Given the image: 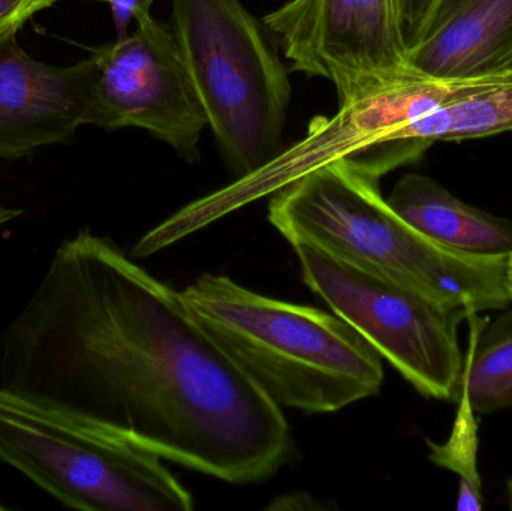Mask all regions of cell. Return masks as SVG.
Wrapping results in <instances>:
<instances>
[{
  "label": "cell",
  "instance_id": "cell-1",
  "mask_svg": "<svg viewBox=\"0 0 512 511\" xmlns=\"http://www.w3.org/2000/svg\"><path fill=\"white\" fill-rule=\"evenodd\" d=\"M0 387L233 485L291 458L277 407L168 287L108 237L60 243L0 342Z\"/></svg>",
  "mask_w": 512,
  "mask_h": 511
},
{
  "label": "cell",
  "instance_id": "cell-2",
  "mask_svg": "<svg viewBox=\"0 0 512 511\" xmlns=\"http://www.w3.org/2000/svg\"><path fill=\"white\" fill-rule=\"evenodd\" d=\"M379 180L343 161L319 165L273 192L268 219L289 243L327 254L472 314L511 306L507 255H477L433 242L382 197Z\"/></svg>",
  "mask_w": 512,
  "mask_h": 511
},
{
  "label": "cell",
  "instance_id": "cell-3",
  "mask_svg": "<svg viewBox=\"0 0 512 511\" xmlns=\"http://www.w3.org/2000/svg\"><path fill=\"white\" fill-rule=\"evenodd\" d=\"M182 297L201 329L277 407L334 413L381 390L382 357L339 315L209 273Z\"/></svg>",
  "mask_w": 512,
  "mask_h": 511
},
{
  "label": "cell",
  "instance_id": "cell-4",
  "mask_svg": "<svg viewBox=\"0 0 512 511\" xmlns=\"http://www.w3.org/2000/svg\"><path fill=\"white\" fill-rule=\"evenodd\" d=\"M171 21L207 126L245 179L282 152L288 69L242 0H171Z\"/></svg>",
  "mask_w": 512,
  "mask_h": 511
},
{
  "label": "cell",
  "instance_id": "cell-5",
  "mask_svg": "<svg viewBox=\"0 0 512 511\" xmlns=\"http://www.w3.org/2000/svg\"><path fill=\"white\" fill-rule=\"evenodd\" d=\"M0 465L68 509L194 510L191 492L155 453L74 411L2 387Z\"/></svg>",
  "mask_w": 512,
  "mask_h": 511
},
{
  "label": "cell",
  "instance_id": "cell-6",
  "mask_svg": "<svg viewBox=\"0 0 512 511\" xmlns=\"http://www.w3.org/2000/svg\"><path fill=\"white\" fill-rule=\"evenodd\" d=\"M307 287L351 324L424 398L456 404L465 354L459 329L472 312L351 266L307 242L292 243Z\"/></svg>",
  "mask_w": 512,
  "mask_h": 511
},
{
  "label": "cell",
  "instance_id": "cell-7",
  "mask_svg": "<svg viewBox=\"0 0 512 511\" xmlns=\"http://www.w3.org/2000/svg\"><path fill=\"white\" fill-rule=\"evenodd\" d=\"M475 78L429 77L411 66L339 102L333 116L316 117L303 140L237 182L256 183V188L265 185L274 192L300 174L333 161H343L379 180L421 158L406 138L408 126L450 101Z\"/></svg>",
  "mask_w": 512,
  "mask_h": 511
},
{
  "label": "cell",
  "instance_id": "cell-8",
  "mask_svg": "<svg viewBox=\"0 0 512 511\" xmlns=\"http://www.w3.org/2000/svg\"><path fill=\"white\" fill-rule=\"evenodd\" d=\"M92 57L98 74L86 125L146 129L186 162L200 159L206 114L171 26L147 15Z\"/></svg>",
  "mask_w": 512,
  "mask_h": 511
},
{
  "label": "cell",
  "instance_id": "cell-9",
  "mask_svg": "<svg viewBox=\"0 0 512 511\" xmlns=\"http://www.w3.org/2000/svg\"><path fill=\"white\" fill-rule=\"evenodd\" d=\"M262 23L291 71L330 81L339 102L411 68L397 0H289Z\"/></svg>",
  "mask_w": 512,
  "mask_h": 511
},
{
  "label": "cell",
  "instance_id": "cell-10",
  "mask_svg": "<svg viewBox=\"0 0 512 511\" xmlns=\"http://www.w3.org/2000/svg\"><path fill=\"white\" fill-rule=\"evenodd\" d=\"M95 59L51 66L30 57L15 35L0 41V159L68 143L81 125L95 89Z\"/></svg>",
  "mask_w": 512,
  "mask_h": 511
},
{
  "label": "cell",
  "instance_id": "cell-11",
  "mask_svg": "<svg viewBox=\"0 0 512 511\" xmlns=\"http://www.w3.org/2000/svg\"><path fill=\"white\" fill-rule=\"evenodd\" d=\"M391 209L439 245L477 255L512 251V221L469 206L436 180L406 174L388 195Z\"/></svg>",
  "mask_w": 512,
  "mask_h": 511
},
{
  "label": "cell",
  "instance_id": "cell-12",
  "mask_svg": "<svg viewBox=\"0 0 512 511\" xmlns=\"http://www.w3.org/2000/svg\"><path fill=\"white\" fill-rule=\"evenodd\" d=\"M512 38V0H468L441 29L409 48V66L435 78L493 74Z\"/></svg>",
  "mask_w": 512,
  "mask_h": 511
},
{
  "label": "cell",
  "instance_id": "cell-13",
  "mask_svg": "<svg viewBox=\"0 0 512 511\" xmlns=\"http://www.w3.org/2000/svg\"><path fill=\"white\" fill-rule=\"evenodd\" d=\"M512 131V71L475 78L468 87L406 129L424 155L439 141H463Z\"/></svg>",
  "mask_w": 512,
  "mask_h": 511
},
{
  "label": "cell",
  "instance_id": "cell-14",
  "mask_svg": "<svg viewBox=\"0 0 512 511\" xmlns=\"http://www.w3.org/2000/svg\"><path fill=\"white\" fill-rule=\"evenodd\" d=\"M471 321V345L465 356L460 393L468 396L478 416L512 410V308L484 326ZM459 399V398H457Z\"/></svg>",
  "mask_w": 512,
  "mask_h": 511
},
{
  "label": "cell",
  "instance_id": "cell-15",
  "mask_svg": "<svg viewBox=\"0 0 512 511\" xmlns=\"http://www.w3.org/2000/svg\"><path fill=\"white\" fill-rule=\"evenodd\" d=\"M457 419L447 443L427 441L429 459L436 467L459 476L457 509L480 511L484 507L483 482L478 471V420L465 393L456 402Z\"/></svg>",
  "mask_w": 512,
  "mask_h": 511
},
{
  "label": "cell",
  "instance_id": "cell-16",
  "mask_svg": "<svg viewBox=\"0 0 512 511\" xmlns=\"http://www.w3.org/2000/svg\"><path fill=\"white\" fill-rule=\"evenodd\" d=\"M59 0H0V41L17 35L18 30L38 12Z\"/></svg>",
  "mask_w": 512,
  "mask_h": 511
},
{
  "label": "cell",
  "instance_id": "cell-17",
  "mask_svg": "<svg viewBox=\"0 0 512 511\" xmlns=\"http://www.w3.org/2000/svg\"><path fill=\"white\" fill-rule=\"evenodd\" d=\"M93 2L107 3L113 14L114 27H116V39L129 35V26L137 23L141 18L150 15L153 3L156 0H93Z\"/></svg>",
  "mask_w": 512,
  "mask_h": 511
},
{
  "label": "cell",
  "instance_id": "cell-18",
  "mask_svg": "<svg viewBox=\"0 0 512 511\" xmlns=\"http://www.w3.org/2000/svg\"><path fill=\"white\" fill-rule=\"evenodd\" d=\"M466 2L468 0H432L423 21H421L420 27H418L414 42H412L409 48L414 47V45L426 39L427 36L432 35L436 30L441 29Z\"/></svg>",
  "mask_w": 512,
  "mask_h": 511
},
{
  "label": "cell",
  "instance_id": "cell-19",
  "mask_svg": "<svg viewBox=\"0 0 512 511\" xmlns=\"http://www.w3.org/2000/svg\"><path fill=\"white\" fill-rule=\"evenodd\" d=\"M397 2H399L400 20H402L403 38L409 50L432 0H397Z\"/></svg>",
  "mask_w": 512,
  "mask_h": 511
},
{
  "label": "cell",
  "instance_id": "cell-20",
  "mask_svg": "<svg viewBox=\"0 0 512 511\" xmlns=\"http://www.w3.org/2000/svg\"><path fill=\"white\" fill-rule=\"evenodd\" d=\"M512 71V38L510 44L507 45L501 56L498 57L495 63L493 72H508Z\"/></svg>",
  "mask_w": 512,
  "mask_h": 511
},
{
  "label": "cell",
  "instance_id": "cell-21",
  "mask_svg": "<svg viewBox=\"0 0 512 511\" xmlns=\"http://www.w3.org/2000/svg\"><path fill=\"white\" fill-rule=\"evenodd\" d=\"M24 210L21 209H12V207L2 206L0 204V228L5 227V225L11 224L15 219L20 218L23 215Z\"/></svg>",
  "mask_w": 512,
  "mask_h": 511
},
{
  "label": "cell",
  "instance_id": "cell-22",
  "mask_svg": "<svg viewBox=\"0 0 512 511\" xmlns=\"http://www.w3.org/2000/svg\"><path fill=\"white\" fill-rule=\"evenodd\" d=\"M505 290H507L508 297L512 303V251L508 252L505 257V272H504Z\"/></svg>",
  "mask_w": 512,
  "mask_h": 511
},
{
  "label": "cell",
  "instance_id": "cell-23",
  "mask_svg": "<svg viewBox=\"0 0 512 511\" xmlns=\"http://www.w3.org/2000/svg\"><path fill=\"white\" fill-rule=\"evenodd\" d=\"M507 500L508 507L512 510V479L507 483Z\"/></svg>",
  "mask_w": 512,
  "mask_h": 511
}]
</instances>
